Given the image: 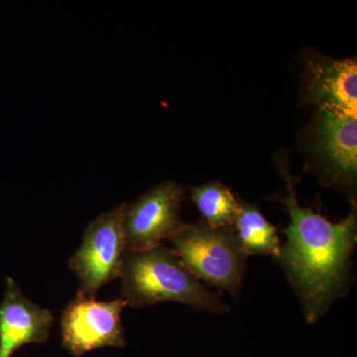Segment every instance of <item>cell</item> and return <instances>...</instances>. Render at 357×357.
<instances>
[{"mask_svg":"<svg viewBox=\"0 0 357 357\" xmlns=\"http://www.w3.org/2000/svg\"><path fill=\"white\" fill-rule=\"evenodd\" d=\"M190 198L203 218L211 227H232L241 206V199L227 185L211 181L189 188Z\"/></svg>","mask_w":357,"mask_h":357,"instance_id":"8fae6325","label":"cell"},{"mask_svg":"<svg viewBox=\"0 0 357 357\" xmlns=\"http://www.w3.org/2000/svg\"><path fill=\"white\" fill-rule=\"evenodd\" d=\"M126 203L103 213L89 223L83 241L69 260L79 282L77 294L96 298L109 282L119 278L126 253L123 230Z\"/></svg>","mask_w":357,"mask_h":357,"instance_id":"277c9868","label":"cell"},{"mask_svg":"<svg viewBox=\"0 0 357 357\" xmlns=\"http://www.w3.org/2000/svg\"><path fill=\"white\" fill-rule=\"evenodd\" d=\"M185 188L165 181L126 204L123 230L126 251H143L169 241L183 225Z\"/></svg>","mask_w":357,"mask_h":357,"instance_id":"5b68a950","label":"cell"},{"mask_svg":"<svg viewBox=\"0 0 357 357\" xmlns=\"http://www.w3.org/2000/svg\"><path fill=\"white\" fill-rule=\"evenodd\" d=\"M306 102L357 116L356 59H314L307 66Z\"/></svg>","mask_w":357,"mask_h":357,"instance_id":"9c48e42d","label":"cell"},{"mask_svg":"<svg viewBox=\"0 0 357 357\" xmlns=\"http://www.w3.org/2000/svg\"><path fill=\"white\" fill-rule=\"evenodd\" d=\"M283 171L287 192L289 223L285 243L276 258L299 299L307 323L325 316L351 286L352 255L357 243L356 204L340 222H333L312 208L301 206L293 178Z\"/></svg>","mask_w":357,"mask_h":357,"instance_id":"6da1fadb","label":"cell"},{"mask_svg":"<svg viewBox=\"0 0 357 357\" xmlns=\"http://www.w3.org/2000/svg\"><path fill=\"white\" fill-rule=\"evenodd\" d=\"M314 148L333 182L356 184L357 116L318 107Z\"/></svg>","mask_w":357,"mask_h":357,"instance_id":"52a82bcc","label":"cell"},{"mask_svg":"<svg viewBox=\"0 0 357 357\" xmlns=\"http://www.w3.org/2000/svg\"><path fill=\"white\" fill-rule=\"evenodd\" d=\"M53 324L52 312L25 297L13 278L7 277L0 304V357H13L26 344H44Z\"/></svg>","mask_w":357,"mask_h":357,"instance_id":"ba28073f","label":"cell"},{"mask_svg":"<svg viewBox=\"0 0 357 357\" xmlns=\"http://www.w3.org/2000/svg\"><path fill=\"white\" fill-rule=\"evenodd\" d=\"M169 241L185 267L204 285L239 299L248 256L234 227H211L203 220L183 223Z\"/></svg>","mask_w":357,"mask_h":357,"instance_id":"3957f363","label":"cell"},{"mask_svg":"<svg viewBox=\"0 0 357 357\" xmlns=\"http://www.w3.org/2000/svg\"><path fill=\"white\" fill-rule=\"evenodd\" d=\"M126 301H98L77 294L61 316L62 344L73 356L102 347H124L121 314Z\"/></svg>","mask_w":357,"mask_h":357,"instance_id":"8992f818","label":"cell"},{"mask_svg":"<svg viewBox=\"0 0 357 357\" xmlns=\"http://www.w3.org/2000/svg\"><path fill=\"white\" fill-rule=\"evenodd\" d=\"M119 278L121 299L133 309L176 302L199 312L230 311L222 296L208 290L185 267L177 253L163 244L147 250L126 251Z\"/></svg>","mask_w":357,"mask_h":357,"instance_id":"7a4b0ae2","label":"cell"},{"mask_svg":"<svg viewBox=\"0 0 357 357\" xmlns=\"http://www.w3.org/2000/svg\"><path fill=\"white\" fill-rule=\"evenodd\" d=\"M232 227L246 255L272 256L275 259L278 257L282 245L278 230L255 204L241 199Z\"/></svg>","mask_w":357,"mask_h":357,"instance_id":"30bf717a","label":"cell"}]
</instances>
